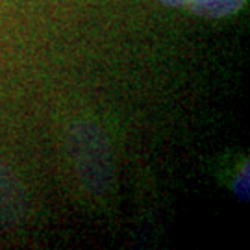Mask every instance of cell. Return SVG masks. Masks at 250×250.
<instances>
[{
  "instance_id": "1",
  "label": "cell",
  "mask_w": 250,
  "mask_h": 250,
  "mask_svg": "<svg viewBox=\"0 0 250 250\" xmlns=\"http://www.w3.org/2000/svg\"><path fill=\"white\" fill-rule=\"evenodd\" d=\"M247 4V0H188V6L193 13L208 19H221L237 13Z\"/></svg>"
},
{
  "instance_id": "2",
  "label": "cell",
  "mask_w": 250,
  "mask_h": 250,
  "mask_svg": "<svg viewBox=\"0 0 250 250\" xmlns=\"http://www.w3.org/2000/svg\"><path fill=\"white\" fill-rule=\"evenodd\" d=\"M235 193L241 200L249 198V165H245V169L241 170V174L235 180Z\"/></svg>"
},
{
  "instance_id": "3",
  "label": "cell",
  "mask_w": 250,
  "mask_h": 250,
  "mask_svg": "<svg viewBox=\"0 0 250 250\" xmlns=\"http://www.w3.org/2000/svg\"><path fill=\"white\" fill-rule=\"evenodd\" d=\"M158 2L165 4V6H169V8H182V6H186L188 0H158Z\"/></svg>"
}]
</instances>
